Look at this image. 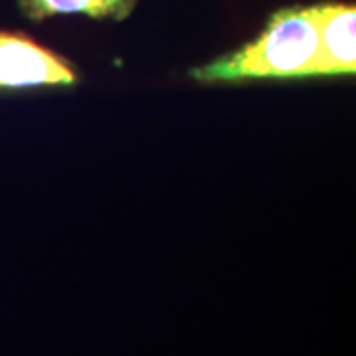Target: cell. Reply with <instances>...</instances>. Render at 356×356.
<instances>
[{"mask_svg":"<svg viewBox=\"0 0 356 356\" xmlns=\"http://www.w3.org/2000/svg\"><path fill=\"white\" fill-rule=\"evenodd\" d=\"M137 0H22V8L32 20L58 14H86L91 18H125Z\"/></svg>","mask_w":356,"mask_h":356,"instance_id":"obj_4","label":"cell"},{"mask_svg":"<svg viewBox=\"0 0 356 356\" xmlns=\"http://www.w3.org/2000/svg\"><path fill=\"white\" fill-rule=\"evenodd\" d=\"M321 32L317 6H295L275 13L266 30L248 46L194 67L200 83H242L250 79L315 77Z\"/></svg>","mask_w":356,"mask_h":356,"instance_id":"obj_1","label":"cell"},{"mask_svg":"<svg viewBox=\"0 0 356 356\" xmlns=\"http://www.w3.org/2000/svg\"><path fill=\"white\" fill-rule=\"evenodd\" d=\"M318 50L315 77L353 76L356 72V10L350 4H318Z\"/></svg>","mask_w":356,"mask_h":356,"instance_id":"obj_3","label":"cell"},{"mask_svg":"<svg viewBox=\"0 0 356 356\" xmlns=\"http://www.w3.org/2000/svg\"><path fill=\"white\" fill-rule=\"evenodd\" d=\"M74 65L26 34L0 32V89L76 86Z\"/></svg>","mask_w":356,"mask_h":356,"instance_id":"obj_2","label":"cell"}]
</instances>
